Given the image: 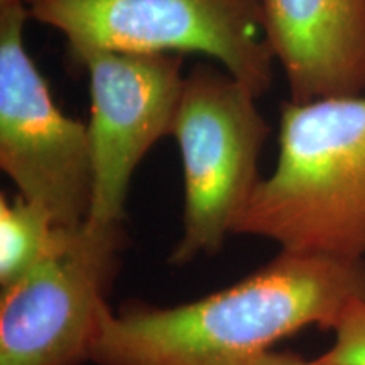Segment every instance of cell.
Returning <instances> with one entry per match:
<instances>
[{
	"label": "cell",
	"mask_w": 365,
	"mask_h": 365,
	"mask_svg": "<svg viewBox=\"0 0 365 365\" xmlns=\"http://www.w3.org/2000/svg\"><path fill=\"white\" fill-rule=\"evenodd\" d=\"M125 245V227L83 223L66 252L2 289L0 365L90 360Z\"/></svg>",
	"instance_id": "6"
},
{
	"label": "cell",
	"mask_w": 365,
	"mask_h": 365,
	"mask_svg": "<svg viewBox=\"0 0 365 365\" xmlns=\"http://www.w3.org/2000/svg\"><path fill=\"white\" fill-rule=\"evenodd\" d=\"M257 95L223 68L198 65L185 75L171 135L181 154L182 235L170 262L215 255L261 182L259 158L271 125Z\"/></svg>",
	"instance_id": "4"
},
{
	"label": "cell",
	"mask_w": 365,
	"mask_h": 365,
	"mask_svg": "<svg viewBox=\"0 0 365 365\" xmlns=\"http://www.w3.org/2000/svg\"><path fill=\"white\" fill-rule=\"evenodd\" d=\"M291 102L365 95V0H259Z\"/></svg>",
	"instance_id": "8"
},
{
	"label": "cell",
	"mask_w": 365,
	"mask_h": 365,
	"mask_svg": "<svg viewBox=\"0 0 365 365\" xmlns=\"http://www.w3.org/2000/svg\"><path fill=\"white\" fill-rule=\"evenodd\" d=\"M333 331L335 344L323 357L331 365H365V298L346 309Z\"/></svg>",
	"instance_id": "10"
},
{
	"label": "cell",
	"mask_w": 365,
	"mask_h": 365,
	"mask_svg": "<svg viewBox=\"0 0 365 365\" xmlns=\"http://www.w3.org/2000/svg\"><path fill=\"white\" fill-rule=\"evenodd\" d=\"M279 153L234 234L281 250L365 259V95L281 105Z\"/></svg>",
	"instance_id": "2"
},
{
	"label": "cell",
	"mask_w": 365,
	"mask_h": 365,
	"mask_svg": "<svg viewBox=\"0 0 365 365\" xmlns=\"http://www.w3.org/2000/svg\"><path fill=\"white\" fill-rule=\"evenodd\" d=\"M244 365H331L328 360L323 357L308 360L299 357L296 354L289 352H272V350H267V352L259 354L257 357L250 359L247 364Z\"/></svg>",
	"instance_id": "11"
},
{
	"label": "cell",
	"mask_w": 365,
	"mask_h": 365,
	"mask_svg": "<svg viewBox=\"0 0 365 365\" xmlns=\"http://www.w3.org/2000/svg\"><path fill=\"white\" fill-rule=\"evenodd\" d=\"M29 19L65 36L78 65L95 51L200 53L257 97L272 83L259 0H24Z\"/></svg>",
	"instance_id": "3"
},
{
	"label": "cell",
	"mask_w": 365,
	"mask_h": 365,
	"mask_svg": "<svg viewBox=\"0 0 365 365\" xmlns=\"http://www.w3.org/2000/svg\"><path fill=\"white\" fill-rule=\"evenodd\" d=\"M24 2L0 9V168L54 223L81 227L93 200L88 125L68 117L29 56Z\"/></svg>",
	"instance_id": "5"
},
{
	"label": "cell",
	"mask_w": 365,
	"mask_h": 365,
	"mask_svg": "<svg viewBox=\"0 0 365 365\" xmlns=\"http://www.w3.org/2000/svg\"><path fill=\"white\" fill-rule=\"evenodd\" d=\"M365 298V259L284 252L235 284L171 308L103 314L97 365H244L308 327L333 330Z\"/></svg>",
	"instance_id": "1"
},
{
	"label": "cell",
	"mask_w": 365,
	"mask_h": 365,
	"mask_svg": "<svg viewBox=\"0 0 365 365\" xmlns=\"http://www.w3.org/2000/svg\"><path fill=\"white\" fill-rule=\"evenodd\" d=\"M21 2H24V0H0V9L14 6V4H21Z\"/></svg>",
	"instance_id": "12"
},
{
	"label": "cell",
	"mask_w": 365,
	"mask_h": 365,
	"mask_svg": "<svg viewBox=\"0 0 365 365\" xmlns=\"http://www.w3.org/2000/svg\"><path fill=\"white\" fill-rule=\"evenodd\" d=\"M88 75L93 200L86 225L124 227L132 176L149 149L171 135L180 103L182 54L95 51Z\"/></svg>",
	"instance_id": "7"
},
{
	"label": "cell",
	"mask_w": 365,
	"mask_h": 365,
	"mask_svg": "<svg viewBox=\"0 0 365 365\" xmlns=\"http://www.w3.org/2000/svg\"><path fill=\"white\" fill-rule=\"evenodd\" d=\"M81 227H61L39 205L0 198V289H7L56 255L66 252Z\"/></svg>",
	"instance_id": "9"
}]
</instances>
